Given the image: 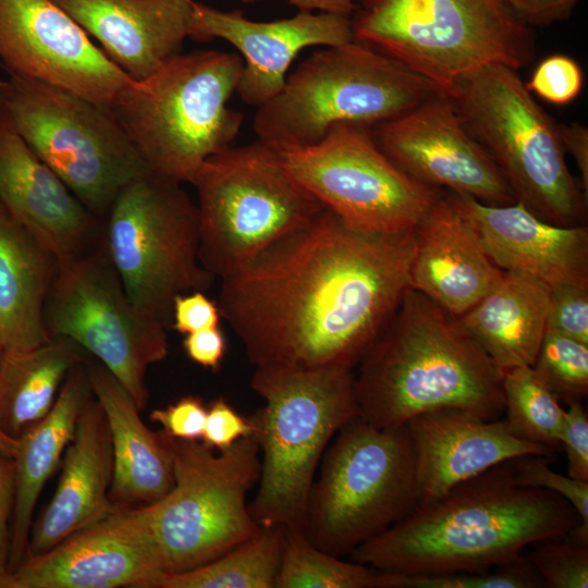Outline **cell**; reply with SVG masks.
I'll return each mask as SVG.
<instances>
[{"instance_id":"cell-1","label":"cell","mask_w":588,"mask_h":588,"mask_svg":"<svg viewBox=\"0 0 588 588\" xmlns=\"http://www.w3.org/2000/svg\"><path fill=\"white\" fill-rule=\"evenodd\" d=\"M414 230L356 231L323 208L220 279L219 308L255 366L354 368L409 290Z\"/></svg>"},{"instance_id":"cell-2","label":"cell","mask_w":588,"mask_h":588,"mask_svg":"<svg viewBox=\"0 0 588 588\" xmlns=\"http://www.w3.org/2000/svg\"><path fill=\"white\" fill-rule=\"evenodd\" d=\"M581 523L564 498L520 486L510 461L418 504L355 548L350 560L405 575L485 571L506 564L537 541ZM585 525V524H584Z\"/></svg>"},{"instance_id":"cell-3","label":"cell","mask_w":588,"mask_h":588,"mask_svg":"<svg viewBox=\"0 0 588 588\" xmlns=\"http://www.w3.org/2000/svg\"><path fill=\"white\" fill-rule=\"evenodd\" d=\"M356 367L359 416L379 428L446 408L504 414L498 367L457 318L412 289Z\"/></svg>"},{"instance_id":"cell-4","label":"cell","mask_w":588,"mask_h":588,"mask_svg":"<svg viewBox=\"0 0 588 588\" xmlns=\"http://www.w3.org/2000/svg\"><path fill=\"white\" fill-rule=\"evenodd\" d=\"M250 385L265 404L248 417L262 453L248 511L260 527L304 531L322 455L336 432L359 416L354 368L264 365L255 367Z\"/></svg>"},{"instance_id":"cell-5","label":"cell","mask_w":588,"mask_h":588,"mask_svg":"<svg viewBox=\"0 0 588 588\" xmlns=\"http://www.w3.org/2000/svg\"><path fill=\"white\" fill-rule=\"evenodd\" d=\"M242 71L240 54L177 53L127 84L109 108L149 171L192 184L203 163L232 146L241 131L244 115L228 103Z\"/></svg>"},{"instance_id":"cell-6","label":"cell","mask_w":588,"mask_h":588,"mask_svg":"<svg viewBox=\"0 0 588 588\" xmlns=\"http://www.w3.org/2000/svg\"><path fill=\"white\" fill-rule=\"evenodd\" d=\"M436 93L442 91L425 77L353 40L301 62L282 90L258 107L254 131L284 151L316 144L336 124L376 127Z\"/></svg>"},{"instance_id":"cell-7","label":"cell","mask_w":588,"mask_h":588,"mask_svg":"<svg viewBox=\"0 0 588 588\" xmlns=\"http://www.w3.org/2000/svg\"><path fill=\"white\" fill-rule=\"evenodd\" d=\"M448 96L516 201L549 223L584 224L587 197L566 163L559 124L535 100L518 70L486 65L458 81Z\"/></svg>"},{"instance_id":"cell-8","label":"cell","mask_w":588,"mask_h":588,"mask_svg":"<svg viewBox=\"0 0 588 588\" xmlns=\"http://www.w3.org/2000/svg\"><path fill=\"white\" fill-rule=\"evenodd\" d=\"M354 40L389 56L448 95L491 64L515 70L531 59V28L501 0H360Z\"/></svg>"},{"instance_id":"cell-9","label":"cell","mask_w":588,"mask_h":588,"mask_svg":"<svg viewBox=\"0 0 588 588\" xmlns=\"http://www.w3.org/2000/svg\"><path fill=\"white\" fill-rule=\"evenodd\" d=\"M418 503L407 427L379 428L356 416L336 432L322 455L308 498L304 534L318 549L348 556Z\"/></svg>"},{"instance_id":"cell-10","label":"cell","mask_w":588,"mask_h":588,"mask_svg":"<svg viewBox=\"0 0 588 588\" xmlns=\"http://www.w3.org/2000/svg\"><path fill=\"white\" fill-rule=\"evenodd\" d=\"M168 441L174 486L162 499L135 507L163 574H175L217 559L260 530L246 497L258 483L261 461L252 436L221 451L169 434Z\"/></svg>"},{"instance_id":"cell-11","label":"cell","mask_w":588,"mask_h":588,"mask_svg":"<svg viewBox=\"0 0 588 588\" xmlns=\"http://www.w3.org/2000/svg\"><path fill=\"white\" fill-rule=\"evenodd\" d=\"M192 184L198 197V258L219 279L323 209L289 172L280 151L260 139L211 156Z\"/></svg>"},{"instance_id":"cell-12","label":"cell","mask_w":588,"mask_h":588,"mask_svg":"<svg viewBox=\"0 0 588 588\" xmlns=\"http://www.w3.org/2000/svg\"><path fill=\"white\" fill-rule=\"evenodd\" d=\"M102 245L133 304L167 327L176 296L205 292L216 279L198 258L196 204L181 183L151 171L117 195Z\"/></svg>"},{"instance_id":"cell-13","label":"cell","mask_w":588,"mask_h":588,"mask_svg":"<svg viewBox=\"0 0 588 588\" xmlns=\"http://www.w3.org/2000/svg\"><path fill=\"white\" fill-rule=\"evenodd\" d=\"M4 111L17 133L97 218L149 171L109 107L10 75Z\"/></svg>"},{"instance_id":"cell-14","label":"cell","mask_w":588,"mask_h":588,"mask_svg":"<svg viewBox=\"0 0 588 588\" xmlns=\"http://www.w3.org/2000/svg\"><path fill=\"white\" fill-rule=\"evenodd\" d=\"M45 322L51 339H68L97 357L139 411L146 408L147 371L168 356V327L130 299L102 238L94 248L59 260Z\"/></svg>"},{"instance_id":"cell-15","label":"cell","mask_w":588,"mask_h":588,"mask_svg":"<svg viewBox=\"0 0 588 588\" xmlns=\"http://www.w3.org/2000/svg\"><path fill=\"white\" fill-rule=\"evenodd\" d=\"M280 154L322 207L356 231H412L442 194L397 168L359 125L336 124L316 144Z\"/></svg>"},{"instance_id":"cell-16","label":"cell","mask_w":588,"mask_h":588,"mask_svg":"<svg viewBox=\"0 0 588 588\" xmlns=\"http://www.w3.org/2000/svg\"><path fill=\"white\" fill-rule=\"evenodd\" d=\"M0 63L106 107L134 81L53 0H0Z\"/></svg>"},{"instance_id":"cell-17","label":"cell","mask_w":588,"mask_h":588,"mask_svg":"<svg viewBox=\"0 0 588 588\" xmlns=\"http://www.w3.org/2000/svg\"><path fill=\"white\" fill-rule=\"evenodd\" d=\"M373 128L381 151L415 180L489 205L516 201L503 174L464 126L448 95L436 93Z\"/></svg>"},{"instance_id":"cell-18","label":"cell","mask_w":588,"mask_h":588,"mask_svg":"<svg viewBox=\"0 0 588 588\" xmlns=\"http://www.w3.org/2000/svg\"><path fill=\"white\" fill-rule=\"evenodd\" d=\"M157 547L135 506H117L50 550L28 555L0 588H155Z\"/></svg>"},{"instance_id":"cell-19","label":"cell","mask_w":588,"mask_h":588,"mask_svg":"<svg viewBox=\"0 0 588 588\" xmlns=\"http://www.w3.org/2000/svg\"><path fill=\"white\" fill-rule=\"evenodd\" d=\"M188 37L222 39L238 50L243 71L236 88L247 105L260 107L283 88L287 70L304 49L332 47L354 40L351 17L298 12L274 21H253L240 10H220L193 1Z\"/></svg>"},{"instance_id":"cell-20","label":"cell","mask_w":588,"mask_h":588,"mask_svg":"<svg viewBox=\"0 0 588 588\" xmlns=\"http://www.w3.org/2000/svg\"><path fill=\"white\" fill-rule=\"evenodd\" d=\"M446 199L477 233L491 261L548 285L588 286V228L549 223L522 203L489 205L444 192Z\"/></svg>"},{"instance_id":"cell-21","label":"cell","mask_w":588,"mask_h":588,"mask_svg":"<svg viewBox=\"0 0 588 588\" xmlns=\"http://www.w3.org/2000/svg\"><path fill=\"white\" fill-rule=\"evenodd\" d=\"M0 203L7 213L60 259L99 245L102 230L61 179L0 112Z\"/></svg>"},{"instance_id":"cell-22","label":"cell","mask_w":588,"mask_h":588,"mask_svg":"<svg viewBox=\"0 0 588 588\" xmlns=\"http://www.w3.org/2000/svg\"><path fill=\"white\" fill-rule=\"evenodd\" d=\"M406 427L415 453L418 504L437 500L503 462L523 455L555 454L518 438L505 418L487 420L464 409L426 413Z\"/></svg>"},{"instance_id":"cell-23","label":"cell","mask_w":588,"mask_h":588,"mask_svg":"<svg viewBox=\"0 0 588 588\" xmlns=\"http://www.w3.org/2000/svg\"><path fill=\"white\" fill-rule=\"evenodd\" d=\"M61 463L54 493L32 524L26 556L50 550L117 507L109 499L113 473L110 430L103 409L91 392L83 404Z\"/></svg>"},{"instance_id":"cell-24","label":"cell","mask_w":588,"mask_h":588,"mask_svg":"<svg viewBox=\"0 0 588 588\" xmlns=\"http://www.w3.org/2000/svg\"><path fill=\"white\" fill-rule=\"evenodd\" d=\"M414 236L409 289L455 318L471 308L503 271L444 193L416 225Z\"/></svg>"},{"instance_id":"cell-25","label":"cell","mask_w":588,"mask_h":588,"mask_svg":"<svg viewBox=\"0 0 588 588\" xmlns=\"http://www.w3.org/2000/svg\"><path fill=\"white\" fill-rule=\"evenodd\" d=\"M132 79L142 81L179 53L194 0H53Z\"/></svg>"},{"instance_id":"cell-26","label":"cell","mask_w":588,"mask_h":588,"mask_svg":"<svg viewBox=\"0 0 588 588\" xmlns=\"http://www.w3.org/2000/svg\"><path fill=\"white\" fill-rule=\"evenodd\" d=\"M90 391L106 415L113 455L109 499L115 506L156 502L174 486L168 434L150 430L133 397L101 364H86Z\"/></svg>"},{"instance_id":"cell-27","label":"cell","mask_w":588,"mask_h":588,"mask_svg":"<svg viewBox=\"0 0 588 588\" xmlns=\"http://www.w3.org/2000/svg\"><path fill=\"white\" fill-rule=\"evenodd\" d=\"M59 267L42 242L0 212V347L2 353L30 351L51 340L47 297Z\"/></svg>"},{"instance_id":"cell-28","label":"cell","mask_w":588,"mask_h":588,"mask_svg":"<svg viewBox=\"0 0 588 588\" xmlns=\"http://www.w3.org/2000/svg\"><path fill=\"white\" fill-rule=\"evenodd\" d=\"M550 285L528 274L502 271L491 289L465 314L461 326L502 376L532 366L546 332Z\"/></svg>"},{"instance_id":"cell-29","label":"cell","mask_w":588,"mask_h":588,"mask_svg":"<svg viewBox=\"0 0 588 588\" xmlns=\"http://www.w3.org/2000/svg\"><path fill=\"white\" fill-rule=\"evenodd\" d=\"M86 364L68 373L50 412L21 434L14 457L15 499L10 527L8 573L26 558L32 518L47 480L61 463L71 442L78 415L90 394Z\"/></svg>"},{"instance_id":"cell-30","label":"cell","mask_w":588,"mask_h":588,"mask_svg":"<svg viewBox=\"0 0 588 588\" xmlns=\"http://www.w3.org/2000/svg\"><path fill=\"white\" fill-rule=\"evenodd\" d=\"M74 342L52 338L30 351L0 357V429L19 438L52 408L76 365L87 359Z\"/></svg>"},{"instance_id":"cell-31","label":"cell","mask_w":588,"mask_h":588,"mask_svg":"<svg viewBox=\"0 0 588 588\" xmlns=\"http://www.w3.org/2000/svg\"><path fill=\"white\" fill-rule=\"evenodd\" d=\"M284 527H260L252 538L196 568L162 574L155 588H274Z\"/></svg>"},{"instance_id":"cell-32","label":"cell","mask_w":588,"mask_h":588,"mask_svg":"<svg viewBox=\"0 0 588 588\" xmlns=\"http://www.w3.org/2000/svg\"><path fill=\"white\" fill-rule=\"evenodd\" d=\"M378 569L315 547L303 530L284 528L274 588H377Z\"/></svg>"},{"instance_id":"cell-33","label":"cell","mask_w":588,"mask_h":588,"mask_svg":"<svg viewBox=\"0 0 588 588\" xmlns=\"http://www.w3.org/2000/svg\"><path fill=\"white\" fill-rule=\"evenodd\" d=\"M504 414L520 439L561 451L560 437L565 420L561 402L541 381L531 366L506 371L502 377Z\"/></svg>"},{"instance_id":"cell-34","label":"cell","mask_w":588,"mask_h":588,"mask_svg":"<svg viewBox=\"0 0 588 588\" xmlns=\"http://www.w3.org/2000/svg\"><path fill=\"white\" fill-rule=\"evenodd\" d=\"M544 583L526 555L485 571L405 575L378 569V588H539Z\"/></svg>"},{"instance_id":"cell-35","label":"cell","mask_w":588,"mask_h":588,"mask_svg":"<svg viewBox=\"0 0 588 588\" xmlns=\"http://www.w3.org/2000/svg\"><path fill=\"white\" fill-rule=\"evenodd\" d=\"M531 367L561 403L587 396L588 344L546 331Z\"/></svg>"},{"instance_id":"cell-36","label":"cell","mask_w":588,"mask_h":588,"mask_svg":"<svg viewBox=\"0 0 588 588\" xmlns=\"http://www.w3.org/2000/svg\"><path fill=\"white\" fill-rule=\"evenodd\" d=\"M526 556L541 576L544 587H588V525L542 539L530 546Z\"/></svg>"},{"instance_id":"cell-37","label":"cell","mask_w":588,"mask_h":588,"mask_svg":"<svg viewBox=\"0 0 588 588\" xmlns=\"http://www.w3.org/2000/svg\"><path fill=\"white\" fill-rule=\"evenodd\" d=\"M515 480L525 487L549 490L564 498L588 525V482L551 469L549 457L523 455L510 460Z\"/></svg>"},{"instance_id":"cell-38","label":"cell","mask_w":588,"mask_h":588,"mask_svg":"<svg viewBox=\"0 0 588 588\" xmlns=\"http://www.w3.org/2000/svg\"><path fill=\"white\" fill-rule=\"evenodd\" d=\"M583 84L581 69L574 59L552 54L537 65L526 87L552 105L564 106L577 98Z\"/></svg>"},{"instance_id":"cell-39","label":"cell","mask_w":588,"mask_h":588,"mask_svg":"<svg viewBox=\"0 0 588 588\" xmlns=\"http://www.w3.org/2000/svg\"><path fill=\"white\" fill-rule=\"evenodd\" d=\"M546 331L588 344V286H550Z\"/></svg>"},{"instance_id":"cell-40","label":"cell","mask_w":588,"mask_h":588,"mask_svg":"<svg viewBox=\"0 0 588 588\" xmlns=\"http://www.w3.org/2000/svg\"><path fill=\"white\" fill-rule=\"evenodd\" d=\"M560 444L567 457V475L588 482V416L583 401L567 404Z\"/></svg>"},{"instance_id":"cell-41","label":"cell","mask_w":588,"mask_h":588,"mask_svg":"<svg viewBox=\"0 0 588 588\" xmlns=\"http://www.w3.org/2000/svg\"><path fill=\"white\" fill-rule=\"evenodd\" d=\"M207 407L199 396L186 395L164 408L154 409L149 417L169 436L181 440L201 439Z\"/></svg>"},{"instance_id":"cell-42","label":"cell","mask_w":588,"mask_h":588,"mask_svg":"<svg viewBox=\"0 0 588 588\" xmlns=\"http://www.w3.org/2000/svg\"><path fill=\"white\" fill-rule=\"evenodd\" d=\"M252 433L249 418L240 415L224 397H218L208 405L201 441L210 448L217 451L228 449Z\"/></svg>"},{"instance_id":"cell-43","label":"cell","mask_w":588,"mask_h":588,"mask_svg":"<svg viewBox=\"0 0 588 588\" xmlns=\"http://www.w3.org/2000/svg\"><path fill=\"white\" fill-rule=\"evenodd\" d=\"M221 313L218 303L194 291L175 297L172 307V327L182 334L220 327Z\"/></svg>"},{"instance_id":"cell-44","label":"cell","mask_w":588,"mask_h":588,"mask_svg":"<svg viewBox=\"0 0 588 588\" xmlns=\"http://www.w3.org/2000/svg\"><path fill=\"white\" fill-rule=\"evenodd\" d=\"M525 26L548 27L567 20L579 0H501Z\"/></svg>"},{"instance_id":"cell-45","label":"cell","mask_w":588,"mask_h":588,"mask_svg":"<svg viewBox=\"0 0 588 588\" xmlns=\"http://www.w3.org/2000/svg\"><path fill=\"white\" fill-rule=\"evenodd\" d=\"M15 499V462L0 451V586L8 574L10 524Z\"/></svg>"},{"instance_id":"cell-46","label":"cell","mask_w":588,"mask_h":588,"mask_svg":"<svg viewBox=\"0 0 588 588\" xmlns=\"http://www.w3.org/2000/svg\"><path fill=\"white\" fill-rule=\"evenodd\" d=\"M183 348L196 364L216 371L224 357L226 340L220 327L185 334Z\"/></svg>"},{"instance_id":"cell-47","label":"cell","mask_w":588,"mask_h":588,"mask_svg":"<svg viewBox=\"0 0 588 588\" xmlns=\"http://www.w3.org/2000/svg\"><path fill=\"white\" fill-rule=\"evenodd\" d=\"M565 152L575 160L580 177V188L588 195V128L580 123L559 125Z\"/></svg>"},{"instance_id":"cell-48","label":"cell","mask_w":588,"mask_h":588,"mask_svg":"<svg viewBox=\"0 0 588 588\" xmlns=\"http://www.w3.org/2000/svg\"><path fill=\"white\" fill-rule=\"evenodd\" d=\"M264 0H242L245 4H253ZM295 7L298 12H320L339 14L351 17L360 0H281Z\"/></svg>"},{"instance_id":"cell-49","label":"cell","mask_w":588,"mask_h":588,"mask_svg":"<svg viewBox=\"0 0 588 588\" xmlns=\"http://www.w3.org/2000/svg\"><path fill=\"white\" fill-rule=\"evenodd\" d=\"M19 446V440L8 436L0 429V451L14 456Z\"/></svg>"},{"instance_id":"cell-50","label":"cell","mask_w":588,"mask_h":588,"mask_svg":"<svg viewBox=\"0 0 588 588\" xmlns=\"http://www.w3.org/2000/svg\"><path fill=\"white\" fill-rule=\"evenodd\" d=\"M8 94V82L0 79V112L4 109Z\"/></svg>"},{"instance_id":"cell-51","label":"cell","mask_w":588,"mask_h":588,"mask_svg":"<svg viewBox=\"0 0 588 588\" xmlns=\"http://www.w3.org/2000/svg\"><path fill=\"white\" fill-rule=\"evenodd\" d=\"M3 211H5V210H4L3 206L0 203V212H3Z\"/></svg>"},{"instance_id":"cell-52","label":"cell","mask_w":588,"mask_h":588,"mask_svg":"<svg viewBox=\"0 0 588 588\" xmlns=\"http://www.w3.org/2000/svg\"><path fill=\"white\" fill-rule=\"evenodd\" d=\"M1 354H2V351H1V347H0V357H1Z\"/></svg>"}]
</instances>
